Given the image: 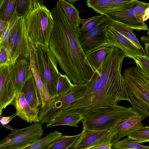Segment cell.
<instances>
[{"label":"cell","mask_w":149,"mask_h":149,"mask_svg":"<svg viewBox=\"0 0 149 149\" xmlns=\"http://www.w3.org/2000/svg\"><path fill=\"white\" fill-rule=\"evenodd\" d=\"M51 12L54 25L49 49L61 69L74 84L88 82L95 72L79 43L80 28L70 22L58 1Z\"/></svg>","instance_id":"obj_1"},{"label":"cell","mask_w":149,"mask_h":149,"mask_svg":"<svg viewBox=\"0 0 149 149\" xmlns=\"http://www.w3.org/2000/svg\"><path fill=\"white\" fill-rule=\"evenodd\" d=\"M86 84L87 89L84 95L68 104L58 115L78 113L82 117L89 113L104 112L118 105L119 101L103 83L97 72Z\"/></svg>","instance_id":"obj_2"},{"label":"cell","mask_w":149,"mask_h":149,"mask_svg":"<svg viewBox=\"0 0 149 149\" xmlns=\"http://www.w3.org/2000/svg\"><path fill=\"white\" fill-rule=\"evenodd\" d=\"M111 47L110 52L96 72L105 85L119 101L125 100L130 102L121 73L123 59L127 55L116 47Z\"/></svg>","instance_id":"obj_3"},{"label":"cell","mask_w":149,"mask_h":149,"mask_svg":"<svg viewBox=\"0 0 149 149\" xmlns=\"http://www.w3.org/2000/svg\"><path fill=\"white\" fill-rule=\"evenodd\" d=\"M43 0H32L30 10L24 17L31 44L49 47L54 22L51 11Z\"/></svg>","instance_id":"obj_4"},{"label":"cell","mask_w":149,"mask_h":149,"mask_svg":"<svg viewBox=\"0 0 149 149\" xmlns=\"http://www.w3.org/2000/svg\"><path fill=\"white\" fill-rule=\"evenodd\" d=\"M123 77L132 108L149 117V77L136 66L126 69Z\"/></svg>","instance_id":"obj_5"},{"label":"cell","mask_w":149,"mask_h":149,"mask_svg":"<svg viewBox=\"0 0 149 149\" xmlns=\"http://www.w3.org/2000/svg\"><path fill=\"white\" fill-rule=\"evenodd\" d=\"M31 45L34 52L37 69L48 92L54 98L58 79L61 74L57 69V59L49 47Z\"/></svg>","instance_id":"obj_6"},{"label":"cell","mask_w":149,"mask_h":149,"mask_svg":"<svg viewBox=\"0 0 149 149\" xmlns=\"http://www.w3.org/2000/svg\"><path fill=\"white\" fill-rule=\"evenodd\" d=\"M0 46L4 47L9 52L11 65H13L19 57L30 61L31 47L24 17H21L17 20L9 32L7 40L0 42Z\"/></svg>","instance_id":"obj_7"},{"label":"cell","mask_w":149,"mask_h":149,"mask_svg":"<svg viewBox=\"0 0 149 149\" xmlns=\"http://www.w3.org/2000/svg\"><path fill=\"white\" fill-rule=\"evenodd\" d=\"M87 89L86 83L74 84L67 92L54 97L53 102L43 107H40L37 123L42 125L57 116L68 104L84 95Z\"/></svg>","instance_id":"obj_8"},{"label":"cell","mask_w":149,"mask_h":149,"mask_svg":"<svg viewBox=\"0 0 149 149\" xmlns=\"http://www.w3.org/2000/svg\"><path fill=\"white\" fill-rule=\"evenodd\" d=\"M135 112L132 107L127 108L118 105L110 111L81 121L83 126L90 130L110 131Z\"/></svg>","instance_id":"obj_9"},{"label":"cell","mask_w":149,"mask_h":149,"mask_svg":"<svg viewBox=\"0 0 149 149\" xmlns=\"http://www.w3.org/2000/svg\"><path fill=\"white\" fill-rule=\"evenodd\" d=\"M43 134L42 125L37 122L13 130L0 141V149H18L40 139Z\"/></svg>","instance_id":"obj_10"},{"label":"cell","mask_w":149,"mask_h":149,"mask_svg":"<svg viewBox=\"0 0 149 149\" xmlns=\"http://www.w3.org/2000/svg\"><path fill=\"white\" fill-rule=\"evenodd\" d=\"M138 0H132L130 3L116 10L104 12L105 16L112 21L121 23L132 29L137 31L148 30V27L145 22H138L135 17V7Z\"/></svg>","instance_id":"obj_11"},{"label":"cell","mask_w":149,"mask_h":149,"mask_svg":"<svg viewBox=\"0 0 149 149\" xmlns=\"http://www.w3.org/2000/svg\"><path fill=\"white\" fill-rule=\"evenodd\" d=\"M112 21L107 17L91 30L81 32L79 40L85 54L100 47L108 46L106 38V27Z\"/></svg>","instance_id":"obj_12"},{"label":"cell","mask_w":149,"mask_h":149,"mask_svg":"<svg viewBox=\"0 0 149 149\" xmlns=\"http://www.w3.org/2000/svg\"><path fill=\"white\" fill-rule=\"evenodd\" d=\"M115 134L110 131L92 130L83 126L81 135L73 149H90L97 146L111 142Z\"/></svg>","instance_id":"obj_13"},{"label":"cell","mask_w":149,"mask_h":149,"mask_svg":"<svg viewBox=\"0 0 149 149\" xmlns=\"http://www.w3.org/2000/svg\"><path fill=\"white\" fill-rule=\"evenodd\" d=\"M106 38L109 47L119 48L127 55V57L133 59L135 56L143 55L133 43L112 27L110 24L106 27Z\"/></svg>","instance_id":"obj_14"},{"label":"cell","mask_w":149,"mask_h":149,"mask_svg":"<svg viewBox=\"0 0 149 149\" xmlns=\"http://www.w3.org/2000/svg\"><path fill=\"white\" fill-rule=\"evenodd\" d=\"M16 90L10 77L8 65H0V114L2 110L13 103Z\"/></svg>","instance_id":"obj_15"},{"label":"cell","mask_w":149,"mask_h":149,"mask_svg":"<svg viewBox=\"0 0 149 149\" xmlns=\"http://www.w3.org/2000/svg\"><path fill=\"white\" fill-rule=\"evenodd\" d=\"M8 66L10 77L17 93L21 91L25 81L33 74L30 62L19 57L13 65Z\"/></svg>","instance_id":"obj_16"},{"label":"cell","mask_w":149,"mask_h":149,"mask_svg":"<svg viewBox=\"0 0 149 149\" xmlns=\"http://www.w3.org/2000/svg\"><path fill=\"white\" fill-rule=\"evenodd\" d=\"M146 117L135 112L116 125L110 131L115 134L111 141V145L122 137L127 136L134 130L143 126L141 121Z\"/></svg>","instance_id":"obj_17"},{"label":"cell","mask_w":149,"mask_h":149,"mask_svg":"<svg viewBox=\"0 0 149 149\" xmlns=\"http://www.w3.org/2000/svg\"><path fill=\"white\" fill-rule=\"evenodd\" d=\"M17 116L28 123L37 122L39 110L32 107L21 91L17 93L13 103Z\"/></svg>","instance_id":"obj_18"},{"label":"cell","mask_w":149,"mask_h":149,"mask_svg":"<svg viewBox=\"0 0 149 149\" xmlns=\"http://www.w3.org/2000/svg\"><path fill=\"white\" fill-rule=\"evenodd\" d=\"M30 105L33 108L39 110L42 104L40 93L33 74L25 81L21 91Z\"/></svg>","instance_id":"obj_19"},{"label":"cell","mask_w":149,"mask_h":149,"mask_svg":"<svg viewBox=\"0 0 149 149\" xmlns=\"http://www.w3.org/2000/svg\"><path fill=\"white\" fill-rule=\"evenodd\" d=\"M132 0H88L87 5L96 13L102 15L105 12L118 9Z\"/></svg>","instance_id":"obj_20"},{"label":"cell","mask_w":149,"mask_h":149,"mask_svg":"<svg viewBox=\"0 0 149 149\" xmlns=\"http://www.w3.org/2000/svg\"><path fill=\"white\" fill-rule=\"evenodd\" d=\"M31 48V56L30 61L31 68L41 96L42 104L40 107H43L50 104L53 102L54 97L49 94L41 79L36 66L34 52L32 47Z\"/></svg>","instance_id":"obj_21"},{"label":"cell","mask_w":149,"mask_h":149,"mask_svg":"<svg viewBox=\"0 0 149 149\" xmlns=\"http://www.w3.org/2000/svg\"><path fill=\"white\" fill-rule=\"evenodd\" d=\"M111 50V47L108 46H103L86 54L88 63L95 72L100 67Z\"/></svg>","instance_id":"obj_22"},{"label":"cell","mask_w":149,"mask_h":149,"mask_svg":"<svg viewBox=\"0 0 149 149\" xmlns=\"http://www.w3.org/2000/svg\"><path fill=\"white\" fill-rule=\"evenodd\" d=\"M82 119L81 116L78 113L58 115L50 121L47 123L46 128L63 125L78 127V123Z\"/></svg>","instance_id":"obj_23"},{"label":"cell","mask_w":149,"mask_h":149,"mask_svg":"<svg viewBox=\"0 0 149 149\" xmlns=\"http://www.w3.org/2000/svg\"><path fill=\"white\" fill-rule=\"evenodd\" d=\"M110 26L133 43L143 55H147L145 50L141 45L136 35L133 33V29L121 23L115 21H112Z\"/></svg>","instance_id":"obj_24"},{"label":"cell","mask_w":149,"mask_h":149,"mask_svg":"<svg viewBox=\"0 0 149 149\" xmlns=\"http://www.w3.org/2000/svg\"><path fill=\"white\" fill-rule=\"evenodd\" d=\"M81 133L73 136L62 135L45 149H73Z\"/></svg>","instance_id":"obj_25"},{"label":"cell","mask_w":149,"mask_h":149,"mask_svg":"<svg viewBox=\"0 0 149 149\" xmlns=\"http://www.w3.org/2000/svg\"><path fill=\"white\" fill-rule=\"evenodd\" d=\"M62 135L61 133L55 131L40 139L18 149H45Z\"/></svg>","instance_id":"obj_26"},{"label":"cell","mask_w":149,"mask_h":149,"mask_svg":"<svg viewBox=\"0 0 149 149\" xmlns=\"http://www.w3.org/2000/svg\"><path fill=\"white\" fill-rule=\"evenodd\" d=\"M58 1L70 22L75 26H79L81 18L79 16V12L77 8L68 1L59 0Z\"/></svg>","instance_id":"obj_27"},{"label":"cell","mask_w":149,"mask_h":149,"mask_svg":"<svg viewBox=\"0 0 149 149\" xmlns=\"http://www.w3.org/2000/svg\"><path fill=\"white\" fill-rule=\"evenodd\" d=\"M16 0H0V19L9 22L15 13Z\"/></svg>","instance_id":"obj_28"},{"label":"cell","mask_w":149,"mask_h":149,"mask_svg":"<svg viewBox=\"0 0 149 149\" xmlns=\"http://www.w3.org/2000/svg\"><path fill=\"white\" fill-rule=\"evenodd\" d=\"M107 18L103 15H96L87 19H81V32L88 31L95 28Z\"/></svg>","instance_id":"obj_29"},{"label":"cell","mask_w":149,"mask_h":149,"mask_svg":"<svg viewBox=\"0 0 149 149\" xmlns=\"http://www.w3.org/2000/svg\"><path fill=\"white\" fill-rule=\"evenodd\" d=\"M127 138L139 143L149 141V126H143L127 135Z\"/></svg>","instance_id":"obj_30"},{"label":"cell","mask_w":149,"mask_h":149,"mask_svg":"<svg viewBox=\"0 0 149 149\" xmlns=\"http://www.w3.org/2000/svg\"><path fill=\"white\" fill-rule=\"evenodd\" d=\"M111 148L112 149H149V146L142 145L126 138L113 144Z\"/></svg>","instance_id":"obj_31"},{"label":"cell","mask_w":149,"mask_h":149,"mask_svg":"<svg viewBox=\"0 0 149 149\" xmlns=\"http://www.w3.org/2000/svg\"><path fill=\"white\" fill-rule=\"evenodd\" d=\"M73 85L66 74H61L58 79L55 97L64 94L71 88Z\"/></svg>","instance_id":"obj_32"},{"label":"cell","mask_w":149,"mask_h":149,"mask_svg":"<svg viewBox=\"0 0 149 149\" xmlns=\"http://www.w3.org/2000/svg\"><path fill=\"white\" fill-rule=\"evenodd\" d=\"M32 0H16L15 13L17 15L25 17L29 11Z\"/></svg>","instance_id":"obj_33"},{"label":"cell","mask_w":149,"mask_h":149,"mask_svg":"<svg viewBox=\"0 0 149 149\" xmlns=\"http://www.w3.org/2000/svg\"><path fill=\"white\" fill-rule=\"evenodd\" d=\"M136 67L149 77V57L147 55H141L134 57Z\"/></svg>","instance_id":"obj_34"},{"label":"cell","mask_w":149,"mask_h":149,"mask_svg":"<svg viewBox=\"0 0 149 149\" xmlns=\"http://www.w3.org/2000/svg\"><path fill=\"white\" fill-rule=\"evenodd\" d=\"M149 7V3H146L138 1L137 4L135 7L136 13L135 17L139 22H144L143 20L146 9Z\"/></svg>","instance_id":"obj_35"},{"label":"cell","mask_w":149,"mask_h":149,"mask_svg":"<svg viewBox=\"0 0 149 149\" xmlns=\"http://www.w3.org/2000/svg\"><path fill=\"white\" fill-rule=\"evenodd\" d=\"M10 65V55L4 47L0 46V65Z\"/></svg>","instance_id":"obj_36"},{"label":"cell","mask_w":149,"mask_h":149,"mask_svg":"<svg viewBox=\"0 0 149 149\" xmlns=\"http://www.w3.org/2000/svg\"><path fill=\"white\" fill-rule=\"evenodd\" d=\"M0 38H2L8 27L9 22H5L0 19Z\"/></svg>","instance_id":"obj_37"},{"label":"cell","mask_w":149,"mask_h":149,"mask_svg":"<svg viewBox=\"0 0 149 149\" xmlns=\"http://www.w3.org/2000/svg\"><path fill=\"white\" fill-rule=\"evenodd\" d=\"M16 116H17L16 113L9 116L3 117L0 116V120L1 123L3 126L5 125Z\"/></svg>","instance_id":"obj_38"},{"label":"cell","mask_w":149,"mask_h":149,"mask_svg":"<svg viewBox=\"0 0 149 149\" xmlns=\"http://www.w3.org/2000/svg\"><path fill=\"white\" fill-rule=\"evenodd\" d=\"M111 142H107L93 147L90 149H112Z\"/></svg>","instance_id":"obj_39"},{"label":"cell","mask_w":149,"mask_h":149,"mask_svg":"<svg viewBox=\"0 0 149 149\" xmlns=\"http://www.w3.org/2000/svg\"><path fill=\"white\" fill-rule=\"evenodd\" d=\"M147 34L148 36H143L140 38L141 41L144 44L146 43H149V28L147 30Z\"/></svg>","instance_id":"obj_40"},{"label":"cell","mask_w":149,"mask_h":149,"mask_svg":"<svg viewBox=\"0 0 149 149\" xmlns=\"http://www.w3.org/2000/svg\"><path fill=\"white\" fill-rule=\"evenodd\" d=\"M142 19L143 22H145L149 19V7L146 9Z\"/></svg>","instance_id":"obj_41"},{"label":"cell","mask_w":149,"mask_h":149,"mask_svg":"<svg viewBox=\"0 0 149 149\" xmlns=\"http://www.w3.org/2000/svg\"><path fill=\"white\" fill-rule=\"evenodd\" d=\"M3 126L5 128H8L10 130H13V129H12V128L9 125H4Z\"/></svg>","instance_id":"obj_42"}]
</instances>
